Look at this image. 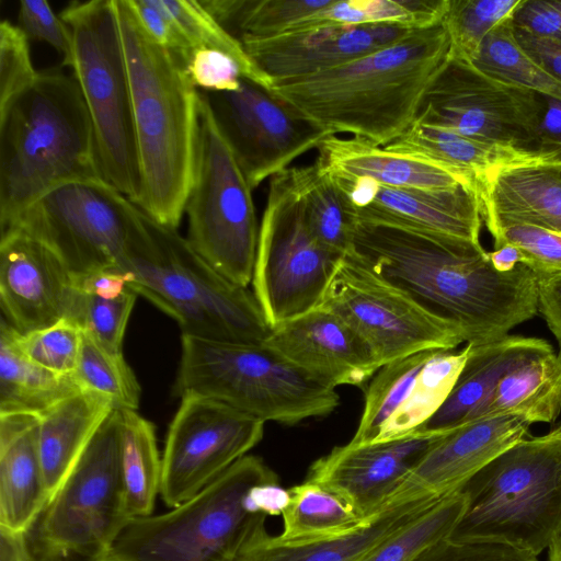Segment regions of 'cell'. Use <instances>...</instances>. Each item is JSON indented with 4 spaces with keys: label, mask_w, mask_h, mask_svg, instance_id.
<instances>
[{
    "label": "cell",
    "mask_w": 561,
    "mask_h": 561,
    "mask_svg": "<svg viewBox=\"0 0 561 561\" xmlns=\"http://www.w3.org/2000/svg\"><path fill=\"white\" fill-rule=\"evenodd\" d=\"M345 255L455 328L466 344L501 340L538 312L534 271L524 264L495 270L481 243L354 220Z\"/></svg>",
    "instance_id": "obj_1"
},
{
    "label": "cell",
    "mask_w": 561,
    "mask_h": 561,
    "mask_svg": "<svg viewBox=\"0 0 561 561\" xmlns=\"http://www.w3.org/2000/svg\"><path fill=\"white\" fill-rule=\"evenodd\" d=\"M450 56L442 22L347 64L275 82L271 92L332 135L387 146L414 122L428 85Z\"/></svg>",
    "instance_id": "obj_2"
},
{
    "label": "cell",
    "mask_w": 561,
    "mask_h": 561,
    "mask_svg": "<svg viewBox=\"0 0 561 561\" xmlns=\"http://www.w3.org/2000/svg\"><path fill=\"white\" fill-rule=\"evenodd\" d=\"M129 73L141 192L136 204L176 229L191 186L199 93L183 59L145 30L131 0H114Z\"/></svg>",
    "instance_id": "obj_3"
},
{
    "label": "cell",
    "mask_w": 561,
    "mask_h": 561,
    "mask_svg": "<svg viewBox=\"0 0 561 561\" xmlns=\"http://www.w3.org/2000/svg\"><path fill=\"white\" fill-rule=\"evenodd\" d=\"M99 179L94 129L76 77L39 71L0 106V231L48 191Z\"/></svg>",
    "instance_id": "obj_4"
},
{
    "label": "cell",
    "mask_w": 561,
    "mask_h": 561,
    "mask_svg": "<svg viewBox=\"0 0 561 561\" xmlns=\"http://www.w3.org/2000/svg\"><path fill=\"white\" fill-rule=\"evenodd\" d=\"M116 272L173 318L182 335L263 344L272 333L252 290L228 280L176 229L141 209Z\"/></svg>",
    "instance_id": "obj_5"
},
{
    "label": "cell",
    "mask_w": 561,
    "mask_h": 561,
    "mask_svg": "<svg viewBox=\"0 0 561 561\" xmlns=\"http://www.w3.org/2000/svg\"><path fill=\"white\" fill-rule=\"evenodd\" d=\"M460 490L467 506L447 539L500 542L538 556L561 531V434L522 439Z\"/></svg>",
    "instance_id": "obj_6"
},
{
    "label": "cell",
    "mask_w": 561,
    "mask_h": 561,
    "mask_svg": "<svg viewBox=\"0 0 561 561\" xmlns=\"http://www.w3.org/2000/svg\"><path fill=\"white\" fill-rule=\"evenodd\" d=\"M173 394L198 396L262 422L294 425L325 416L340 403L335 389L310 378L264 344L182 335Z\"/></svg>",
    "instance_id": "obj_7"
},
{
    "label": "cell",
    "mask_w": 561,
    "mask_h": 561,
    "mask_svg": "<svg viewBox=\"0 0 561 561\" xmlns=\"http://www.w3.org/2000/svg\"><path fill=\"white\" fill-rule=\"evenodd\" d=\"M278 482L259 457L247 455L188 501L167 513L131 518L108 561H233L266 515L248 510L256 484Z\"/></svg>",
    "instance_id": "obj_8"
},
{
    "label": "cell",
    "mask_w": 561,
    "mask_h": 561,
    "mask_svg": "<svg viewBox=\"0 0 561 561\" xmlns=\"http://www.w3.org/2000/svg\"><path fill=\"white\" fill-rule=\"evenodd\" d=\"M119 440L116 408L23 533L30 561H108L131 519L121 477Z\"/></svg>",
    "instance_id": "obj_9"
},
{
    "label": "cell",
    "mask_w": 561,
    "mask_h": 561,
    "mask_svg": "<svg viewBox=\"0 0 561 561\" xmlns=\"http://www.w3.org/2000/svg\"><path fill=\"white\" fill-rule=\"evenodd\" d=\"M59 16L71 31L73 76L92 121L102 176L137 204L141 173L115 1H72Z\"/></svg>",
    "instance_id": "obj_10"
},
{
    "label": "cell",
    "mask_w": 561,
    "mask_h": 561,
    "mask_svg": "<svg viewBox=\"0 0 561 561\" xmlns=\"http://www.w3.org/2000/svg\"><path fill=\"white\" fill-rule=\"evenodd\" d=\"M184 214L191 247L228 280L248 287L260 232L252 188L201 94L194 169Z\"/></svg>",
    "instance_id": "obj_11"
},
{
    "label": "cell",
    "mask_w": 561,
    "mask_h": 561,
    "mask_svg": "<svg viewBox=\"0 0 561 561\" xmlns=\"http://www.w3.org/2000/svg\"><path fill=\"white\" fill-rule=\"evenodd\" d=\"M342 259L324 248L309 226L297 168L272 176L252 277L270 325L318 308Z\"/></svg>",
    "instance_id": "obj_12"
},
{
    "label": "cell",
    "mask_w": 561,
    "mask_h": 561,
    "mask_svg": "<svg viewBox=\"0 0 561 561\" xmlns=\"http://www.w3.org/2000/svg\"><path fill=\"white\" fill-rule=\"evenodd\" d=\"M140 208L103 179L61 184L1 233H23L50 249L75 275L117 271Z\"/></svg>",
    "instance_id": "obj_13"
},
{
    "label": "cell",
    "mask_w": 561,
    "mask_h": 561,
    "mask_svg": "<svg viewBox=\"0 0 561 561\" xmlns=\"http://www.w3.org/2000/svg\"><path fill=\"white\" fill-rule=\"evenodd\" d=\"M414 121L538 161L535 91L494 80L466 60L449 56L425 91Z\"/></svg>",
    "instance_id": "obj_14"
},
{
    "label": "cell",
    "mask_w": 561,
    "mask_h": 561,
    "mask_svg": "<svg viewBox=\"0 0 561 561\" xmlns=\"http://www.w3.org/2000/svg\"><path fill=\"white\" fill-rule=\"evenodd\" d=\"M319 307L339 316L368 345L379 367L410 354L455 350L459 332L344 255Z\"/></svg>",
    "instance_id": "obj_15"
},
{
    "label": "cell",
    "mask_w": 561,
    "mask_h": 561,
    "mask_svg": "<svg viewBox=\"0 0 561 561\" xmlns=\"http://www.w3.org/2000/svg\"><path fill=\"white\" fill-rule=\"evenodd\" d=\"M199 94L252 191L332 135L245 78L236 91Z\"/></svg>",
    "instance_id": "obj_16"
},
{
    "label": "cell",
    "mask_w": 561,
    "mask_h": 561,
    "mask_svg": "<svg viewBox=\"0 0 561 561\" xmlns=\"http://www.w3.org/2000/svg\"><path fill=\"white\" fill-rule=\"evenodd\" d=\"M264 422L226 404L184 396L162 454L160 495L173 508L199 493L256 446Z\"/></svg>",
    "instance_id": "obj_17"
},
{
    "label": "cell",
    "mask_w": 561,
    "mask_h": 561,
    "mask_svg": "<svg viewBox=\"0 0 561 561\" xmlns=\"http://www.w3.org/2000/svg\"><path fill=\"white\" fill-rule=\"evenodd\" d=\"M471 350L433 348L381 366L365 391L354 445L403 438L419 432L453 390Z\"/></svg>",
    "instance_id": "obj_18"
},
{
    "label": "cell",
    "mask_w": 561,
    "mask_h": 561,
    "mask_svg": "<svg viewBox=\"0 0 561 561\" xmlns=\"http://www.w3.org/2000/svg\"><path fill=\"white\" fill-rule=\"evenodd\" d=\"M331 179L352 221L390 222L480 243L481 207L472 186L431 191L388 187L362 178Z\"/></svg>",
    "instance_id": "obj_19"
},
{
    "label": "cell",
    "mask_w": 561,
    "mask_h": 561,
    "mask_svg": "<svg viewBox=\"0 0 561 561\" xmlns=\"http://www.w3.org/2000/svg\"><path fill=\"white\" fill-rule=\"evenodd\" d=\"M530 423L516 415L484 417L439 434L390 494L386 506L460 490L500 454L528 437Z\"/></svg>",
    "instance_id": "obj_20"
},
{
    "label": "cell",
    "mask_w": 561,
    "mask_h": 561,
    "mask_svg": "<svg viewBox=\"0 0 561 561\" xmlns=\"http://www.w3.org/2000/svg\"><path fill=\"white\" fill-rule=\"evenodd\" d=\"M75 293L76 275L50 249L20 232L1 233V309L20 334L69 318Z\"/></svg>",
    "instance_id": "obj_21"
},
{
    "label": "cell",
    "mask_w": 561,
    "mask_h": 561,
    "mask_svg": "<svg viewBox=\"0 0 561 561\" xmlns=\"http://www.w3.org/2000/svg\"><path fill=\"white\" fill-rule=\"evenodd\" d=\"M438 435L416 432L389 442L334 447L311 465L306 480L331 490L362 516L371 517L387 507L390 494Z\"/></svg>",
    "instance_id": "obj_22"
},
{
    "label": "cell",
    "mask_w": 561,
    "mask_h": 561,
    "mask_svg": "<svg viewBox=\"0 0 561 561\" xmlns=\"http://www.w3.org/2000/svg\"><path fill=\"white\" fill-rule=\"evenodd\" d=\"M412 31L397 24H324L241 43L274 84L347 64L396 43Z\"/></svg>",
    "instance_id": "obj_23"
},
{
    "label": "cell",
    "mask_w": 561,
    "mask_h": 561,
    "mask_svg": "<svg viewBox=\"0 0 561 561\" xmlns=\"http://www.w3.org/2000/svg\"><path fill=\"white\" fill-rule=\"evenodd\" d=\"M263 344L333 389L363 387L380 368L359 335L322 307L276 325Z\"/></svg>",
    "instance_id": "obj_24"
},
{
    "label": "cell",
    "mask_w": 561,
    "mask_h": 561,
    "mask_svg": "<svg viewBox=\"0 0 561 561\" xmlns=\"http://www.w3.org/2000/svg\"><path fill=\"white\" fill-rule=\"evenodd\" d=\"M314 163L331 178L369 179L388 187L450 190L476 188L461 171L425 156L397 151L357 137H327L317 148Z\"/></svg>",
    "instance_id": "obj_25"
},
{
    "label": "cell",
    "mask_w": 561,
    "mask_h": 561,
    "mask_svg": "<svg viewBox=\"0 0 561 561\" xmlns=\"http://www.w3.org/2000/svg\"><path fill=\"white\" fill-rule=\"evenodd\" d=\"M488 230L529 224L561 233V167L524 162L499 168L476 183Z\"/></svg>",
    "instance_id": "obj_26"
},
{
    "label": "cell",
    "mask_w": 561,
    "mask_h": 561,
    "mask_svg": "<svg viewBox=\"0 0 561 561\" xmlns=\"http://www.w3.org/2000/svg\"><path fill=\"white\" fill-rule=\"evenodd\" d=\"M553 352L539 337L507 335L482 345H471L467 362L449 396L419 432L444 434L476 421L500 380L524 362Z\"/></svg>",
    "instance_id": "obj_27"
},
{
    "label": "cell",
    "mask_w": 561,
    "mask_h": 561,
    "mask_svg": "<svg viewBox=\"0 0 561 561\" xmlns=\"http://www.w3.org/2000/svg\"><path fill=\"white\" fill-rule=\"evenodd\" d=\"M442 499L426 497L387 506L360 529L321 541L283 543L268 535L264 524L244 541L233 561H363Z\"/></svg>",
    "instance_id": "obj_28"
},
{
    "label": "cell",
    "mask_w": 561,
    "mask_h": 561,
    "mask_svg": "<svg viewBox=\"0 0 561 561\" xmlns=\"http://www.w3.org/2000/svg\"><path fill=\"white\" fill-rule=\"evenodd\" d=\"M38 414L0 415V527L24 533L48 493L38 451Z\"/></svg>",
    "instance_id": "obj_29"
},
{
    "label": "cell",
    "mask_w": 561,
    "mask_h": 561,
    "mask_svg": "<svg viewBox=\"0 0 561 561\" xmlns=\"http://www.w3.org/2000/svg\"><path fill=\"white\" fill-rule=\"evenodd\" d=\"M115 404L81 390L38 414V451L48 497L70 474Z\"/></svg>",
    "instance_id": "obj_30"
},
{
    "label": "cell",
    "mask_w": 561,
    "mask_h": 561,
    "mask_svg": "<svg viewBox=\"0 0 561 561\" xmlns=\"http://www.w3.org/2000/svg\"><path fill=\"white\" fill-rule=\"evenodd\" d=\"M18 331L4 319L0 327V415L39 414L81 391L73 376L53 373L27 358Z\"/></svg>",
    "instance_id": "obj_31"
},
{
    "label": "cell",
    "mask_w": 561,
    "mask_h": 561,
    "mask_svg": "<svg viewBox=\"0 0 561 561\" xmlns=\"http://www.w3.org/2000/svg\"><path fill=\"white\" fill-rule=\"evenodd\" d=\"M560 412L561 357L550 352L537 355L508 371L477 420L516 415L530 424L553 423Z\"/></svg>",
    "instance_id": "obj_32"
},
{
    "label": "cell",
    "mask_w": 561,
    "mask_h": 561,
    "mask_svg": "<svg viewBox=\"0 0 561 561\" xmlns=\"http://www.w3.org/2000/svg\"><path fill=\"white\" fill-rule=\"evenodd\" d=\"M442 162L469 175L476 183L489 172L524 162H538L517 152L480 142L447 128L414 121L386 146Z\"/></svg>",
    "instance_id": "obj_33"
},
{
    "label": "cell",
    "mask_w": 561,
    "mask_h": 561,
    "mask_svg": "<svg viewBox=\"0 0 561 561\" xmlns=\"http://www.w3.org/2000/svg\"><path fill=\"white\" fill-rule=\"evenodd\" d=\"M289 492V504L282 513L283 531L275 537L283 543L342 537L368 525L378 515L364 517L331 490L307 480Z\"/></svg>",
    "instance_id": "obj_34"
},
{
    "label": "cell",
    "mask_w": 561,
    "mask_h": 561,
    "mask_svg": "<svg viewBox=\"0 0 561 561\" xmlns=\"http://www.w3.org/2000/svg\"><path fill=\"white\" fill-rule=\"evenodd\" d=\"M121 410L119 466L130 518L152 515L161 490L162 456L153 423L136 410Z\"/></svg>",
    "instance_id": "obj_35"
},
{
    "label": "cell",
    "mask_w": 561,
    "mask_h": 561,
    "mask_svg": "<svg viewBox=\"0 0 561 561\" xmlns=\"http://www.w3.org/2000/svg\"><path fill=\"white\" fill-rule=\"evenodd\" d=\"M137 294L115 271L76 275L70 319L106 346L123 351L126 327Z\"/></svg>",
    "instance_id": "obj_36"
},
{
    "label": "cell",
    "mask_w": 561,
    "mask_h": 561,
    "mask_svg": "<svg viewBox=\"0 0 561 561\" xmlns=\"http://www.w3.org/2000/svg\"><path fill=\"white\" fill-rule=\"evenodd\" d=\"M331 0H202L205 10L240 42L286 33Z\"/></svg>",
    "instance_id": "obj_37"
},
{
    "label": "cell",
    "mask_w": 561,
    "mask_h": 561,
    "mask_svg": "<svg viewBox=\"0 0 561 561\" xmlns=\"http://www.w3.org/2000/svg\"><path fill=\"white\" fill-rule=\"evenodd\" d=\"M447 7L448 0H331L290 31L324 24H397L420 30L442 22Z\"/></svg>",
    "instance_id": "obj_38"
},
{
    "label": "cell",
    "mask_w": 561,
    "mask_h": 561,
    "mask_svg": "<svg viewBox=\"0 0 561 561\" xmlns=\"http://www.w3.org/2000/svg\"><path fill=\"white\" fill-rule=\"evenodd\" d=\"M470 64L502 83L561 100V83L540 68L519 46L512 18L500 23L485 36Z\"/></svg>",
    "instance_id": "obj_39"
},
{
    "label": "cell",
    "mask_w": 561,
    "mask_h": 561,
    "mask_svg": "<svg viewBox=\"0 0 561 561\" xmlns=\"http://www.w3.org/2000/svg\"><path fill=\"white\" fill-rule=\"evenodd\" d=\"M73 377L82 390L107 397L117 409L137 410L139 407L140 385L125 360L123 351L106 346L83 330Z\"/></svg>",
    "instance_id": "obj_40"
},
{
    "label": "cell",
    "mask_w": 561,
    "mask_h": 561,
    "mask_svg": "<svg viewBox=\"0 0 561 561\" xmlns=\"http://www.w3.org/2000/svg\"><path fill=\"white\" fill-rule=\"evenodd\" d=\"M301 198L309 226L329 251L344 256L351 247L353 221L334 181L313 162L297 168Z\"/></svg>",
    "instance_id": "obj_41"
},
{
    "label": "cell",
    "mask_w": 561,
    "mask_h": 561,
    "mask_svg": "<svg viewBox=\"0 0 561 561\" xmlns=\"http://www.w3.org/2000/svg\"><path fill=\"white\" fill-rule=\"evenodd\" d=\"M466 506L467 496L461 490L443 497L363 561H414L425 550L450 536Z\"/></svg>",
    "instance_id": "obj_42"
},
{
    "label": "cell",
    "mask_w": 561,
    "mask_h": 561,
    "mask_svg": "<svg viewBox=\"0 0 561 561\" xmlns=\"http://www.w3.org/2000/svg\"><path fill=\"white\" fill-rule=\"evenodd\" d=\"M195 48H209L230 56L245 79L272 90L273 80L253 62L242 43L225 30L197 0H161Z\"/></svg>",
    "instance_id": "obj_43"
},
{
    "label": "cell",
    "mask_w": 561,
    "mask_h": 561,
    "mask_svg": "<svg viewBox=\"0 0 561 561\" xmlns=\"http://www.w3.org/2000/svg\"><path fill=\"white\" fill-rule=\"evenodd\" d=\"M522 0H448L443 23L450 56L471 62L485 36L511 19Z\"/></svg>",
    "instance_id": "obj_44"
},
{
    "label": "cell",
    "mask_w": 561,
    "mask_h": 561,
    "mask_svg": "<svg viewBox=\"0 0 561 561\" xmlns=\"http://www.w3.org/2000/svg\"><path fill=\"white\" fill-rule=\"evenodd\" d=\"M18 344L35 364L58 375L73 376L80 357L82 329L70 318L26 334L18 332Z\"/></svg>",
    "instance_id": "obj_45"
},
{
    "label": "cell",
    "mask_w": 561,
    "mask_h": 561,
    "mask_svg": "<svg viewBox=\"0 0 561 561\" xmlns=\"http://www.w3.org/2000/svg\"><path fill=\"white\" fill-rule=\"evenodd\" d=\"M494 249L513 244L528 259V267L538 275L561 274V233L529 224H511L491 232Z\"/></svg>",
    "instance_id": "obj_46"
},
{
    "label": "cell",
    "mask_w": 561,
    "mask_h": 561,
    "mask_svg": "<svg viewBox=\"0 0 561 561\" xmlns=\"http://www.w3.org/2000/svg\"><path fill=\"white\" fill-rule=\"evenodd\" d=\"M37 75L27 36L18 25L3 20L0 24V106L30 87Z\"/></svg>",
    "instance_id": "obj_47"
},
{
    "label": "cell",
    "mask_w": 561,
    "mask_h": 561,
    "mask_svg": "<svg viewBox=\"0 0 561 561\" xmlns=\"http://www.w3.org/2000/svg\"><path fill=\"white\" fill-rule=\"evenodd\" d=\"M18 26L28 41L45 42L61 57V65L72 68L73 41L69 26L45 0H22Z\"/></svg>",
    "instance_id": "obj_48"
},
{
    "label": "cell",
    "mask_w": 561,
    "mask_h": 561,
    "mask_svg": "<svg viewBox=\"0 0 561 561\" xmlns=\"http://www.w3.org/2000/svg\"><path fill=\"white\" fill-rule=\"evenodd\" d=\"M185 67L192 83L199 91H236L244 78L230 56L209 48H195Z\"/></svg>",
    "instance_id": "obj_49"
},
{
    "label": "cell",
    "mask_w": 561,
    "mask_h": 561,
    "mask_svg": "<svg viewBox=\"0 0 561 561\" xmlns=\"http://www.w3.org/2000/svg\"><path fill=\"white\" fill-rule=\"evenodd\" d=\"M414 561H537V556L500 542L444 539Z\"/></svg>",
    "instance_id": "obj_50"
},
{
    "label": "cell",
    "mask_w": 561,
    "mask_h": 561,
    "mask_svg": "<svg viewBox=\"0 0 561 561\" xmlns=\"http://www.w3.org/2000/svg\"><path fill=\"white\" fill-rule=\"evenodd\" d=\"M148 34L161 46L179 55L184 64L194 47L161 0H131Z\"/></svg>",
    "instance_id": "obj_51"
},
{
    "label": "cell",
    "mask_w": 561,
    "mask_h": 561,
    "mask_svg": "<svg viewBox=\"0 0 561 561\" xmlns=\"http://www.w3.org/2000/svg\"><path fill=\"white\" fill-rule=\"evenodd\" d=\"M536 129L534 157L561 167V100L535 91Z\"/></svg>",
    "instance_id": "obj_52"
},
{
    "label": "cell",
    "mask_w": 561,
    "mask_h": 561,
    "mask_svg": "<svg viewBox=\"0 0 561 561\" xmlns=\"http://www.w3.org/2000/svg\"><path fill=\"white\" fill-rule=\"evenodd\" d=\"M512 23L534 36L561 43V0H522Z\"/></svg>",
    "instance_id": "obj_53"
},
{
    "label": "cell",
    "mask_w": 561,
    "mask_h": 561,
    "mask_svg": "<svg viewBox=\"0 0 561 561\" xmlns=\"http://www.w3.org/2000/svg\"><path fill=\"white\" fill-rule=\"evenodd\" d=\"M513 28L515 38L524 51L549 76L561 83V43L534 36L514 26Z\"/></svg>",
    "instance_id": "obj_54"
},
{
    "label": "cell",
    "mask_w": 561,
    "mask_h": 561,
    "mask_svg": "<svg viewBox=\"0 0 561 561\" xmlns=\"http://www.w3.org/2000/svg\"><path fill=\"white\" fill-rule=\"evenodd\" d=\"M537 287L538 312L545 319L561 350V274L538 275Z\"/></svg>",
    "instance_id": "obj_55"
},
{
    "label": "cell",
    "mask_w": 561,
    "mask_h": 561,
    "mask_svg": "<svg viewBox=\"0 0 561 561\" xmlns=\"http://www.w3.org/2000/svg\"><path fill=\"white\" fill-rule=\"evenodd\" d=\"M289 501V489L280 488L278 482L256 484L251 488L245 497L248 510L251 513H262L266 516L282 515Z\"/></svg>",
    "instance_id": "obj_56"
},
{
    "label": "cell",
    "mask_w": 561,
    "mask_h": 561,
    "mask_svg": "<svg viewBox=\"0 0 561 561\" xmlns=\"http://www.w3.org/2000/svg\"><path fill=\"white\" fill-rule=\"evenodd\" d=\"M0 561H30L23 533L0 527Z\"/></svg>",
    "instance_id": "obj_57"
},
{
    "label": "cell",
    "mask_w": 561,
    "mask_h": 561,
    "mask_svg": "<svg viewBox=\"0 0 561 561\" xmlns=\"http://www.w3.org/2000/svg\"><path fill=\"white\" fill-rule=\"evenodd\" d=\"M489 257L494 268L500 272H511L520 264L528 265L525 253L513 244H504L494 249L489 252Z\"/></svg>",
    "instance_id": "obj_58"
},
{
    "label": "cell",
    "mask_w": 561,
    "mask_h": 561,
    "mask_svg": "<svg viewBox=\"0 0 561 561\" xmlns=\"http://www.w3.org/2000/svg\"><path fill=\"white\" fill-rule=\"evenodd\" d=\"M549 561H561V531L549 546Z\"/></svg>",
    "instance_id": "obj_59"
},
{
    "label": "cell",
    "mask_w": 561,
    "mask_h": 561,
    "mask_svg": "<svg viewBox=\"0 0 561 561\" xmlns=\"http://www.w3.org/2000/svg\"><path fill=\"white\" fill-rule=\"evenodd\" d=\"M550 432L554 434H561V423L557 425L554 428H552Z\"/></svg>",
    "instance_id": "obj_60"
},
{
    "label": "cell",
    "mask_w": 561,
    "mask_h": 561,
    "mask_svg": "<svg viewBox=\"0 0 561 561\" xmlns=\"http://www.w3.org/2000/svg\"><path fill=\"white\" fill-rule=\"evenodd\" d=\"M559 356L561 357V350H560V355Z\"/></svg>",
    "instance_id": "obj_61"
}]
</instances>
